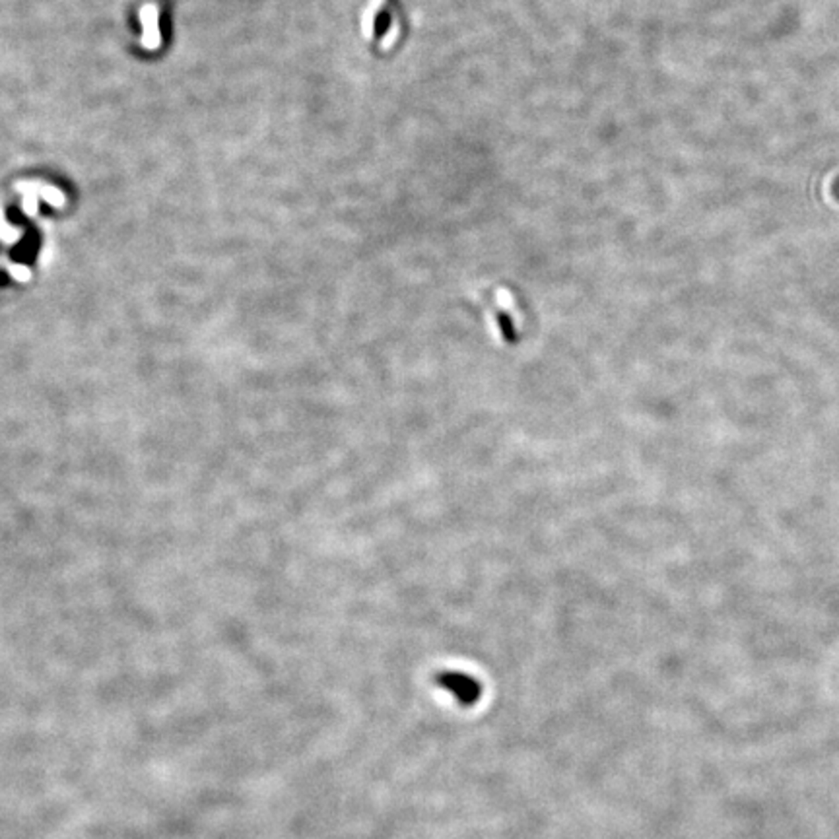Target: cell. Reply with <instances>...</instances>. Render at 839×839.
<instances>
[{"label": "cell", "instance_id": "cell-1", "mask_svg": "<svg viewBox=\"0 0 839 839\" xmlns=\"http://www.w3.org/2000/svg\"><path fill=\"white\" fill-rule=\"evenodd\" d=\"M438 686L449 691L461 706H474L482 696L480 682L465 672H453V670L441 672L438 674Z\"/></svg>", "mask_w": 839, "mask_h": 839}, {"label": "cell", "instance_id": "cell-2", "mask_svg": "<svg viewBox=\"0 0 839 839\" xmlns=\"http://www.w3.org/2000/svg\"><path fill=\"white\" fill-rule=\"evenodd\" d=\"M138 20L142 23V47L148 51H156L162 45V31H160V10L154 2H146L138 12Z\"/></svg>", "mask_w": 839, "mask_h": 839}, {"label": "cell", "instance_id": "cell-3", "mask_svg": "<svg viewBox=\"0 0 839 839\" xmlns=\"http://www.w3.org/2000/svg\"><path fill=\"white\" fill-rule=\"evenodd\" d=\"M16 189H18V191H23V193H28V191L35 193L38 196H41L43 201L49 202L51 206H55V209H62L65 202H67V196H65L62 191H59L57 187L52 185H45V183H18Z\"/></svg>", "mask_w": 839, "mask_h": 839}, {"label": "cell", "instance_id": "cell-4", "mask_svg": "<svg viewBox=\"0 0 839 839\" xmlns=\"http://www.w3.org/2000/svg\"><path fill=\"white\" fill-rule=\"evenodd\" d=\"M6 268L16 282H28V280H31V270L26 267V265H20V262H8Z\"/></svg>", "mask_w": 839, "mask_h": 839}, {"label": "cell", "instance_id": "cell-5", "mask_svg": "<svg viewBox=\"0 0 839 839\" xmlns=\"http://www.w3.org/2000/svg\"><path fill=\"white\" fill-rule=\"evenodd\" d=\"M22 228H10L6 223H2V230H0V239H2V241H6V243H18V241L22 239Z\"/></svg>", "mask_w": 839, "mask_h": 839}, {"label": "cell", "instance_id": "cell-6", "mask_svg": "<svg viewBox=\"0 0 839 839\" xmlns=\"http://www.w3.org/2000/svg\"><path fill=\"white\" fill-rule=\"evenodd\" d=\"M22 209L23 212L28 216H35L38 214L39 210V196L35 193H31V191H28V193L23 194V202H22Z\"/></svg>", "mask_w": 839, "mask_h": 839}]
</instances>
